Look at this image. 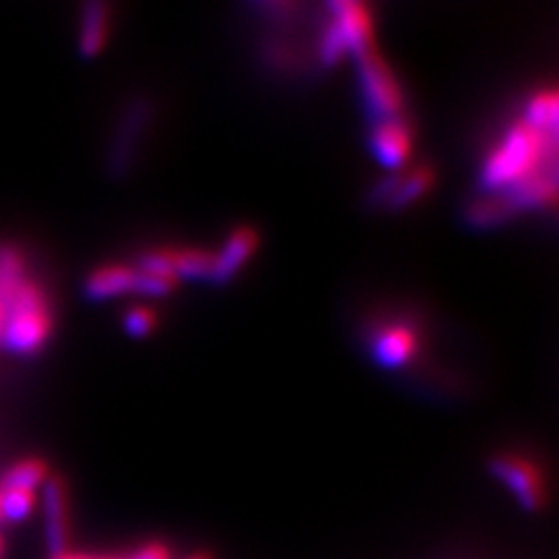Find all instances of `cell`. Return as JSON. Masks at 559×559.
<instances>
[{
    "mask_svg": "<svg viewBox=\"0 0 559 559\" xmlns=\"http://www.w3.org/2000/svg\"><path fill=\"white\" fill-rule=\"evenodd\" d=\"M48 477H50L48 466L41 460H21L7 471L2 479V489H21V491L36 493Z\"/></svg>",
    "mask_w": 559,
    "mask_h": 559,
    "instance_id": "4fadbf2b",
    "label": "cell"
},
{
    "mask_svg": "<svg viewBox=\"0 0 559 559\" xmlns=\"http://www.w3.org/2000/svg\"><path fill=\"white\" fill-rule=\"evenodd\" d=\"M2 300L4 305H0V309L4 316V330L0 344L15 355L36 353L50 332V320L40 290L21 280Z\"/></svg>",
    "mask_w": 559,
    "mask_h": 559,
    "instance_id": "6da1fadb",
    "label": "cell"
},
{
    "mask_svg": "<svg viewBox=\"0 0 559 559\" xmlns=\"http://www.w3.org/2000/svg\"><path fill=\"white\" fill-rule=\"evenodd\" d=\"M436 180V175L429 166H417L406 175H394L380 182L371 195V200L385 203L392 210H404L413 201L423 198Z\"/></svg>",
    "mask_w": 559,
    "mask_h": 559,
    "instance_id": "ba28073f",
    "label": "cell"
},
{
    "mask_svg": "<svg viewBox=\"0 0 559 559\" xmlns=\"http://www.w3.org/2000/svg\"><path fill=\"white\" fill-rule=\"evenodd\" d=\"M524 119L540 129H558V94L554 90H540L524 108Z\"/></svg>",
    "mask_w": 559,
    "mask_h": 559,
    "instance_id": "5bb4252c",
    "label": "cell"
},
{
    "mask_svg": "<svg viewBox=\"0 0 559 559\" xmlns=\"http://www.w3.org/2000/svg\"><path fill=\"white\" fill-rule=\"evenodd\" d=\"M260 247V233L251 226L235 228L224 242L221 253H214V272L212 280L216 284H224L239 274L240 267L251 260V255Z\"/></svg>",
    "mask_w": 559,
    "mask_h": 559,
    "instance_id": "9c48e42d",
    "label": "cell"
},
{
    "mask_svg": "<svg viewBox=\"0 0 559 559\" xmlns=\"http://www.w3.org/2000/svg\"><path fill=\"white\" fill-rule=\"evenodd\" d=\"M147 104L135 102L129 112L124 115V119L120 122L117 141L112 145V156H110V166L124 168L131 162V154L135 150V141L140 138V131L143 129V122L147 120Z\"/></svg>",
    "mask_w": 559,
    "mask_h": 559,
    "instance_id": "7c38bea8",
    "label": "cell"
},
{
    "mask_svg": "<svg viewBox=\"0 0 559 559\" xmlns=\"http://www.w3.org/2000/svg\"><path fill=\"white\" fill-rule=\"evenodd\" d=\"M177 284H179L177 276L138 270L135 272L133 293H140V295H145V297H166V295H170L177 288Z\"/></svg>",
    "mask_w": 559,
    "mask_h": 559,
    "instance_id": "e0dca14e",
    "label": "cell"
},
{
    "mask_svg": "<svg viewBox=\"0 0 559 559\" xmlns=\"http://www.w3.org/2000/svg\"><path fill=\"white\" fill-rule=\"evenodd\" d=\"M182 559H212L207 554H191V556H187V558Z\"/></svg>",
    "mask_w": 559,
    "mask_h": 559,
    "instance_id": "d6986e66",
    "label": "cell"
},
{
    "mask_svg": "<svg viewBox=\"0 0 559 559\" xmlns=\"http://www.w3.org/2000/svg\"><path fill=\"white\" fill-rule=\"evenodd\" d=\"M2 330H4V316H2V309H0V342H2Z\"/></svg>",
    "mask_w": 559,
    "mask_h": 559,
    "instance_id": "ffe728a7",
    "label": "cell"
},
{
    "mask_svg": "<svg viewBox=\"0 0 559 559\" xmlns=\"http://www.w3.org/2000/svg\"><path fill=\"white\" fill-rule=\"evenodd\" d=\"M108 21H110V13L104 2L83 4L80 25L81 57L92 59L100 52L108 40Z\"/></svg>",
    "mask_w": 559,
    "mask_h": 559,
    "instance_id": "8fae6325",
    "label": "cell"
},
{
    "mask_svg": "<svg viewBox=\"0 0 559 559\" xmlns=\"http://www.w3.org/2000/svg\"><path fill=\"white\" fill-rule=\"evenodd\" d=\"M50 559H173V554L168 549V545H164L160 540H150L145 545H141L138 549H133L131 554L124 556H106V554H83V551H64L60 556Z\"/></svg>",
    "mask_w": 559,
    "mask_h": 559,
    "instance_id": "2e32d148",
    "label": "cell"
},
{
    "mask_svg": "<svg viewBox=\"0 0 559 559\" xmlns=\"http://www.w3.org/2000/svg\"><path fill=\"white\" fill-rule=\"evenodd\" d=\"M156 328V313L150 307H133L124 316V332L129 336L143 338Z\"/></svg>",
    "mask_w": 559,
    "mask_h": 559,
    "instance_id": "ac0fdd59",
    "label": "cell"
},
{
    "mask_svg": "<svg viewBox=\"0 0 559 559\" xmlns=\"http://www.w3.org/2000/svg\"><path fill=\"white\" fill-rule=\"evenodd\" d=\"M0 554H2V539H0Z\"/></svg>",
    "mask_w": 559,
    "mask_h": 559,
    "instance_id": "44dd1931",
    "label": "cell"
},
{
    "mask_svg": "<svg viewBox=\"0 0 559 559\" xmlns=\"http://www.w3.org/2000/svg\"><path fill=\"white\" fill-rule=\"evenodd\" d=\"M371 355L376 362L388 369H399L408 365L419 355L420 338L415 325L406 321H390L381 323L371 334L369 342Z\"/></svg>",
    "mask_w": 559,
    "mask_h": 559,
    "instance_id": "277c9868",
    "label": "cell"
},
{
    "mask_svg": "<svg viewBox=\"0 0 559 559\" xmlns=\"http://www.w3.org/2000/svg\"><path fill=\"white\" fill-rule=\"evenodd\" d=\"M41 512H44V539L50 558L69 551V500L67 487L59 477H48L41 485Z\"/></svg>",
    "mask_w": 559,
    "mask_h": 559,
    "instance_id": "5b68a950",
    "label": "cell"
},
{
    "mask_svg": "<svg viewBox=\"0 0 559 559\" xmlns=\"http://www.w3.org/2000/svg\"><path fill=\"white\" fill-rule=\"evenodd\" d=\"M491 473L508 487L524 510L537 512L545 506L547 480L535 460L516 452H503L491 460Z\"/></svg>",
    "mask_w": 559,
    "mask_h": 559,
    "instance_id": "3957f363",
    "label": "cell"
},
{
    "mask_svg": "<svg viewBox=\"0 0 559 559\" xmlns=\"http://www.w3.org/2000/svg\"><path fill=\"white\" fill-rule=\"evenodd\" d=\"M38 508V498L32 491L0 489V516L7 522H23Z\"/></svg>",
    "mask_w": 559,
    "mask_h": 559,
    "instance_id": "9a60e30c",
    "label": "cell"
},
{
    "mask_svg": "<svg viewBox=\"0 0 559 559\" xmlns=\"http://www.w3.org/2000/svg\"><path fill=\"white\" fill-rule=\"evenodd\" d=\"M369 145L380 164L390 166V168H399L408 160L411 150H413L411 124L404 117L376 120L371 135H369Z\"/></svg>",
    "mask_w": 559,
    "mask_h": 559,
    "instance_id": "52a82bcc",
    "label": "cell"
},
{
    "mask_svg": "<svg viewBox=\"0 0 559 559\" xmlns=\"http://www.w3.org/2000/svg\"><path fill=\"white\" fill-rule=\"evenodd\" d=\"M332 21L330 27L336 32L348 52L359 55L365 48L373 46V15L367 4L353 0L330 2Z\"/></svg>",
    "mask_w": 559,
    "mask_h": 559,
    "instance_id": "8992f818",
    "label": "cell"
},
{
    "mask_svg": "<svg viewBox=\"0 0 559 559\" xmlns=\"http://www.w3.org/2000/svg\"><path fill=\"white\" fill-rule=\"evenodd\" d=\"M0 520H2V516H0Z\"/></svg>",
    "mask_w": 559,
    "mask_h": 559,
    "instance_id": "7402d4cb",
    "label": "cell"
},
{
    "mask_svg": "<svg viewBox=\"0 0 559 559\" xmlns=\"http://www.w3.org/2000/svg\"><path fill=\"white\" fill-rule=\"evenodd\" d=\"M359 59L360 85L367 106L373 119H399L404 117V94L390 64L381 59L376 46L365 48L357 55Z\"/></svg>",
    "mask_w": 559,
    "mask_h": 559,
    "instance_id": "7a4b0ae2",
    "label": "cell"
},
{
    "mask_svg": "<svg viewBox=\"0 0 559 559\" xmlns=\"http://www.w3.org/2000/svg\"><path fill=\"white\" fill-rule=\"evenodd\" d=\"M135 272L138 270L122 263L102 265L85 278L83 295L90 300H108L133 293Z\"/></svg>",
    "mask_w": 559,
    "mask_h": 559,
    "instance_id": "30bf717a",
    "label": "cell"
}]
</instances>
